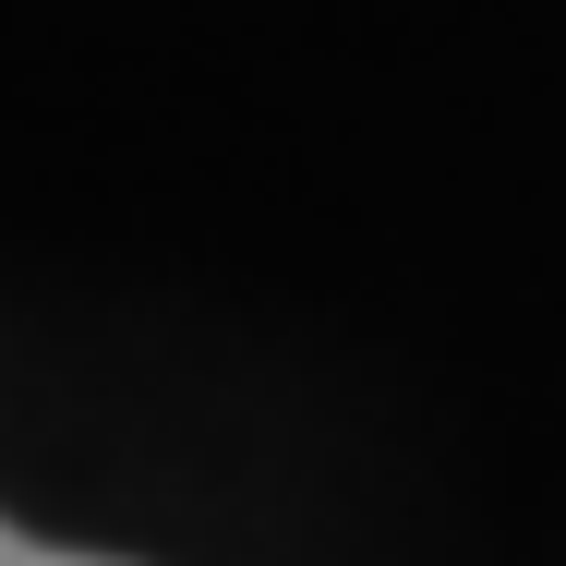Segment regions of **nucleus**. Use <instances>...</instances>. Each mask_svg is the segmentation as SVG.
Here are the masks:
<instances>
[{"mask_svg": "<svg viewBox=\"0 0 566 566\" xmlns=\"http://www.w3.org/2000/svg\"><path fill=\"white\" fill-rule=\"evenodd\" d=\"M0 566H133V555H73V543H36V531L0 518Z\"/></svg>", "mask_w": 566, "mask_h": 566, "instance_id": "obj_1", "label": "nucleus"}]
</instances>
